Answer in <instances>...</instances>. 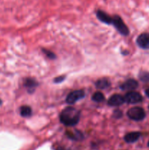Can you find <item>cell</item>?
Wrapping results in <instances>:
<instances>
[{
  "label": "cell",
  "instance_id": "6da1fadb",
  "mask_svg": "<svg viewBox=\"0 0 149 150\" xmlns=\"http://www.w3.org/2000/svg\"><path fill=\"white\" fill-rule=\"evenodd\" d=\"M80 113L73 107H67L64 109L60 115L61 123L66 126H74L80 120Z\"/></svg>",
  "mask_w": 149,
  "mask_h": 150
},
{
  "label": "cell",
  "instance_id": "7a4b0ae2",
  "mask_svg": "<svg viewBox=\"0 0 149 150\" xmlns=\"http://www.w3.org/2000/svg\"><path fill=\"white\" fill-rule=\"evenodd\" d=\"M127 116L131 120L139 122L144 120L145 117V112L143 108L136 106L129 110L127 112Z\"/></svg>",
  "mask_w": 149,
  "mask_h": 150
},
{
  "label": "cell",
  "instance_id": "3957f363",
  "mask_svg": "<svg viewBox=\"0 0 149 150\" xmlns=\"http://www.w3.org/2000/svg\"><path fill=\"white\" fill-rule=\"evenodd\" d=\"M112 24L115 27V29L123 35H128L129 33V31L128 27L127 26V25L124 23V22L123 21L122 19L119 17L118 16H115L112 18Z\"/></svg>",
  "mask_w": 149,
  "mask_h": 150
},
{
  "label": "cell",
  "instance_id": "277c9868",
  "mask_svg": "<svg viewBox=\"0 0 149 150\" xmlns=\"http://www.w3.org/2000/svg\"><path fill=\"white\" fill-rule=\"evenodd\" d=\"M124 98L125 102L129 104L139 103L142 102V100H143L142 95L139 92H134V91H131V92L127 93Z\"/></svg>",
  "mask_w": 149,
  "mask_h": 150
},
{
  "label": "cell",
  "instance_id": "5b68a950",
  "mask_svg": "<svg viewBox=\"0 0 149 150\" xmlns=\"http://www.w3.org/2000/svg\"><path fill=\"white\" fill-rule=\"evenodd\" d=\"M85 92L83 90H75L72 92L71 93L69 94L68 96L67 97L66 102L68 104H73L78 101L79 100L84 98Z\"/></svg>",
  "mask_w": 149,
  "mask_h": 150
},
{
  "label": "cell",
  "instance_id": "8992f818",
  "mask_svg": "<svg viewBox=\"0 0 149 150\" xmlns=\"http://www.w3.org/2000/svg\"><path fill=\"white\" fill-rule=\"evenodd\" d=\"M137 44L143 49H149V34L143 33L139 35L137 39Z\"/></svg>",
  "mask_w": 149,
  "mask_h": 150
},
{
  "label": "cell",
  "instance_id": "52a82bcc",
  "mask_svg": "<svg viewBox=\"0 0 149 150\" xmlns=\"http://www.w3.org/2000/svg\"><path fill=\"white\" fill-rule=\"evenodd\" d=\"M125 103L124 98L121 95H113L108 100V104L110 106H119Z\"/></svg>",
  "mask_w": 149,
  "mask_h": 150
},
{
  "label": "cell",
  "instance_id": "ba28073f",
  "mask_svg": "<svg viewBox=\"0 0 149 150\" xmlns=\"http://www.w3.org/2000/svg\"><path fill=\"white\" fill-rule=\"evenodd\" d=\"M138 86V82L134 79H129L121 85V89L124 91H131L137 89Z\"/></svg>",
  "mask_w": 149,
  "mask_h": 150
},
{
  "label": "cell",
  "instance_id": "9c48e42d",
  "mask_svg": "<svg viewBox=\"0 0 149 150\" xmlns=\"http://www.w3.org/2000/svg\"><path fill=\"white\" fill-rule=\"evenodd\" d=\"M140 136H141V133L140 132H131L125 135L124 141L129 144L134 143L140 139Z\"/></svg>",
  "mask_w": 149,
  "mask_h": 150
},
{
  "label": "cell",
  "instance_id": "30bf717a",
  "mask_svg": "<svg viewBox=\"0 0 149 150\" xmlns=\"http://www.w3.org/2000/svg\"><path fill=\"white\" fill-rule=\"evenodd\" d=\"M96 16H97V18H99V20L101 21L102 23H107V24H110V23H112V18L110 17L105 12L102 11V10H98L97 13H96Z\"/></svg>",
  "mask_w": 149,
  "mask_h": 150
},
{
  "label": "cell",
  "instance_id": "8fae6325",
  "mask_svg": "<svg viewBox=\"0 0 149 150\" xmlns=\"http://www.w3.org/2000/svg\"><path fill=\"white\" fill-rule=\"evenodd\" d=\"M67 137L70 138L72 140H81L83 139V136L81 132L78 131V130H74V131H67L66 132Z\"/></svg>",
  "mask_w": 149,
  "mask_h": 150
},
{
  "label": "cell",
  "instance_id": "7c38bea8",
  "mask_svg": "<svg viewBox=\"0 0 149 150\" xmlns=\"http://www.w3.org/2000/svg\"><path fill=\"white\" fill-rule=\"evenodd\" d=\"M38 83L35 80L32 79H26V81H24V86L25 87H26L28 89V90L29 92L32 91L33 92L35 88L37 86Z\"/></svg>",
  "mask_w": 149,
  "mask_h": 150
},
{
  "label": "cell",
  "instance_id": "4fadbf2b",
  "mask_svg": "<svg viewBox=\"0 0 149 150\" xmlns=\"http://www.w3.org/2000/svg\"><path fill=\"white\" fill-rule=\"evenodd\" d=\"M110 83L108 79H101L97 80V81L96 82V87L100 89H106L110 86Z\"/></svg>",
  "mask_w": 149,
  "mask_h": 150
},
{
  "label": "cell",
  "instance_id": "5bb4252c",
  "mask_svg": "<svg viewBox=\"0 0 149 150\" xmlns=\"http://www.w3.org/2000/svg\"><path fill=\"white\" fill-rule=\"evenodd\" d=\"M20 115L23 117H30L32 114V108L29 106H28V105H23V106L20 107Z\"/></svg>",
  "mask_w": 149,
  "mask_h": 150
},
{
  "label": "cell",
  "instance_id": "9a60e30c",
  "mask_svg": "<svg viewBox=\"0 0 149 150\" xmlns=\"http://www.w3.org/2000/svg\"><path fill=\"white\" fill-rule=\"evenodd\" d=\"M92 100H93V101H95V102L100 103L102 102V101L105 100V96H104L103 94L101 93V92H95L93 95V96H92Z\"/></svg>",
  "mask_w": 149,
  "mask_h": 150
},
{
  "label": "cell",
  "instance_id": "2e32d148",
  "mask_svg": "<svg viewBox=\"0 0 149 150\" xmlns=\"http://www.w3.org/2000/svg\"><path fill=\"white\" fill-rule=\"evenodd\" d=\"M140 79L143 82H149V73L148 72H143L139 76Z\"/></svg>",
  "mask_w": 149,
  "mask_h": 150
},
{
  "label": "cell",
  "instance_id": "e0dca14e",
  "mask_svg": "<svg viewBox=\"0 0 149 150\" xmlns=\"http://www.w3.org/2000/svg\"><path fill=\"white\" fill-rule=\"evenodd\" d=\"M42 51H43L44 54H45L48 58L51 59H56V54H54V53H53L52 51H50L47 49H44V48L42 49Z\"/></svg>",
  "mask_w": 149,
  "mask_h": 150
},
{
  "label": "cell",
  "instance_id": "ac0fdd59",
  "mask_svg": "<svg viewBox=\"0 0 149 150\" xmlns=\"http://www.w3.org/2000/svg\"><path fill=\"white\" fill-rule=\"evenodd\" d=\"M65 78L66 76H58V77H56L55 79H54V83H61V82L64 81Z\"/></svg>",
  "mask_w": 149,
  "mask_h": 150
},
{
  "label": "cell",
  "instance_id": "d6986e66",
  "mask_svg": "<svg viewBox=\"0 0 149 150\" xmlns=\"http://www.w3.org/2000/svg\"><path fill=\"white\" fill-rule=\"evenodd\" d=\"M113 117L115 118H121L122 117V112H121L120 110H116V111H114L113 113Z\"/></svg>",
  "mask_w": 149,
  "mask_h": 150
},
{
  "label": "cell",
  "instance_id": "ffe728a7",
  "mask_svg": "<svg viewBox=\"0 0 149 150\" xmlns=\"http://www.w3.org/2000/svg\"><path fill=\"white\" fill-rule=\"evenodd\" d=\"M145 95L149 98V88H148V89L145 90Z\"/></svg>",
  "mask_w": 149,
  "mask_h": 150
},
{
  "label": "cell",
  "instance_id": "44dd1931",
  "mask_svg": "<svg viewBox=\"0 0 149 150\" xmlns=\"http://www.w3.org/2000/svg\"><path fill=\"white\" fill-rule=\"evenodd\" d=\"M1 100H0V105H1Z\"/></svg>",
  "mask_w": 149,
  "mask_h": 150
},
{
  "label": "cell",
  "instance_id": "7402d4cb",
  "mask_svg": "<svg viewBox=\"0 0 149 150\" xmlns=\"http://www.w3.org/2000/svg\"><path fill=\"white\" fill-rule=\"evenodd\" d=\"M148 146H149V142H148Z\"/></svg>",
  "mask_w": 149,
  "mask_h": 150
}]
</instances>
